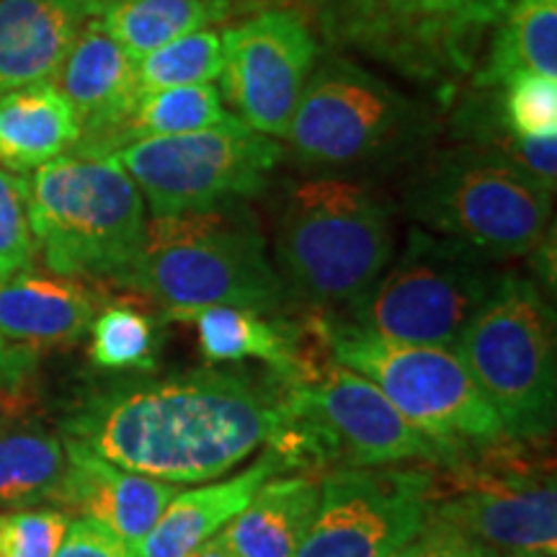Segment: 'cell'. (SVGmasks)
Instances as JSON below:
<instances>
[{
  "instance_id": "obj_1",
  "label": "cell",
  "mask_w": 557,
  "mask_h": 557,
  "mask_svg": "<svg viewBox=\"0 0 557 557\" xmlns=\"http://www.w3.org/2000/svg\"><path fill=\"white\" fill-rule=\"evenodd\" d=\"M284 385L274 374L199 369L124 382L96 395L67 423V438L171 485L225 478L269 442Z\"/></svg>"
},
{
  "instance_id": "obj_10",
  "label": "cell",
  "mask_w": 557,
  "mask_h": 557,
  "mask_svg": "<svg viewBox=\"0 0 557 557\" xmlns=\"http://www.w3.org/2000/svg\"><path fill=\"white\" fill-rule=\"evenodd\" d=\"M496 263L468 243L413 225L400 253L341 318L406 344L451 348L496 287Z\"/></svg>"
},
{
  "instance_id": "obj_2",
  "label": "cell",
  "mask_w": 557,
  "mask_h": 557,
  "mask_svg": "<svg viewBox=\"0 0 557 557\" xmlns=\"http://www.w3.org/2000/svg\"><path fill=\"white\" fill-rule=\"evenodd\" d=\"M122 287L150 297L169 320L205 308H246L278 315L292 295L274 263L259 222L246 207L152 218L137 267Z\"/></svg>"
},
{
  "instance_id": "obj_35",
  "label": "cell",
  "mask_w": 557,
  "mask_h": 557,
  "mask_svg": "<svg viewBox=\"0 0 557 557\" xmlns=\"http://www.w3.org/2000/svg\"><path fill=\"white\" fill-rule=\"evenodd\" d=\"M191 557H235V555L233 549L227 547V542L222 540V534H214V537L207 540Z\"/></svg>"
},
{
  "instance_id": "obj_24",
  "label": "cell",
  "mask_w": 557,
  "mask_h": 557,
  "mask_svg": "<svg viewBox=\"0 0 557 557\" xmlns=\"http://www.w3.org/2000/svg\"><path fill=\"white\" fill-rule=\"evenodd\" d=\"M513 73L557 78V0L508 3L475 73V88H498Z\"/></svg>"
},
{
  "instance_id": "obj_33",
  "label": "cell",
  "mask_w": 557,
  "mask_h": 557,
  "mask_svg": "<svg viewBox=\"0 0 557 557\" xmlns=\"http://www.w3.org/2000/svg\"><path fill=\"white\" fill-rule=\"evenodd\" d=\"M54 557H135V547L96 521L75 519Z\"/></svg>"
},
{
  "instance_id": "obj_11",
  "label": "cell",
  "mask_w": 557,
  "mask_h": 557,
  "mask_svg": "<svg viewBox=\"0 0 557 557\" xmlns=\"http://www.w3.org/2000/svg\"><path fill=\"white\" fill-rule=\"evenodd\" d=\"M429 116L380 75L344 58L318 60L292 114V158L308 169L346 171L406 156Z\"/></svg>"
},
{
  "instance_id": "obj_36",
  "label": "cell",
  "mask_w": 557,
  "mask_h": 557,
  "mask_svg": "<svg viewBox=\"0 0 557 557\" xmlns=\"http://www.w3.org/2000/svg\"><path fill=\"white\" fill-rule=\"evenodd\" d=\"M418 553H421V549H418V540H416V542H410L408 547H403L400 553H395L393 557H418Z\"/></svg>"
},
{
  "instance_id": "obj_29",
  "label": "cell",
  "mask_w": 557,
  "mask_h": 557,
  "mask_svg": "<svg viewBox=\"0 0 557 557\" xmlns=\"http://www.w3.org/2000/svg\"><path fill=\"white\" fill-rule=\"evenodd\" d=\"M493 101L504 127L519 139L557 135V78L540 73H513L496 88Z\"/></svg>"
},
{
  "instance_id": "obj_3",
  "label": "cell",
  "mask_w": 557,
  "mask_h": 557,
  "mask_svg": "<svg viewBox=\"0 0 557 557\" xmlns=\"http://www.w3.org/2000/svg\"><path fill=\"white\" fill-rule=\"evenodd\" d=\"M263 447L282 472L302 475L408 462L447 468L468 455L423 434L380 387L336 361L312 380L284 387L278 421Z\"/></svg>"
},
{
  "instance_id": "obj_27",
  "label": "cell",
  "mask_w": 557,
  "mask_h": 557,
  "mask_svg": "<svg viewBox=\"0 0 557 557\" xmlns=\"http://www.w3.org/2000/svg\"><path fill=\"white\" fill-rule=\"evenodd\" d=\"M160 329L135 305L114 302L90 323V359L109 372H150L158 364Z\"/></svg>"
},
{
  "instance_id": "obj_14",
  "label": "cell",
  "mask_w": 557,
  "mask_h": 557,
  "mask_svg": "<svg viewBox=\"0 0 557 557\" xmlns=\"http://www.w3.org/2000/svg\"><path fill=\"white\" fill-rule=\"evenodd\" d=\"M434 483L423 468L325 472L315 521L295 557H393L426 527Z\"/></svg>"
},
{
  "instance_id": "obj_8",
  "label": "cell",
  "mask_w": 557,
  "mask_h": 557,
  "mask_svg": "<svg viewBox=\"0 0 557 557\" xmlns=\"http://www.w3.org/2000/svg\"><path fill=\"white\" fill-rule=\"evenodd\" d=\"M553 194L500 152L459 143L426 158L408 181L406 207L418 227L462 240L493 261L542 250Z\"/></svg>"
},
{
  "instance_id": "obj_25",
  "label": "cell",
  "mask_w": 557,
  "mask_h": 557,
  "mask_svg": "<svg viewBox=\"0 0 557 557\" xmlns=\"http://www.w3.org/2000/svg\"><path fill=\"white\" fill-rule=\"evenodd\" d=\"M65 468L62 438L34 426L0 429V513L54 500Z\"/></svg>"
},
{
  "instance_id": "obj_28",
  "label": "cell",
  "mask_w": 557,
  "mask_h": 557,
  "mask_svg": "<svg viewBox=\"0 0 557 557\" xmlns=\"http://www.w3.org/2000/svg\"><path fill=\"white\" fill-rule=\"evenodd\" d=\"M222 73V34L199 29L173 39L160 50L137 60L139 94L160 88L201 86Z\"/></svg>"
},
{
  "instance_id": "obj_23",
  "label": "cell",
  "mask_w": 557,
  "mask_h": 557,
  "mask_svg": "<svg viewBox=\"0 0 557 557\" xmlns=\"http://www.w3.org/2000/svg\"><path fill=\"white\" fill-rule=\"evenodd\" d=\"M235 11H240L235 0H103L99 21L137 62L173 39L212 29Z\"/></svg>"
},
{
  "instance_id": "obj_13",
  "label": "cell",
  "mask_w": 557,
  "mask_h": 557,
  "mask_svg": "<svg viewBox=\"0 0 557 557\" xmlns=\"http://www.w3.org/2000/svg\"><path fill=\"white\" fill-rule=\"evenodd\" d=\"M111 156L137 184L152 218H173L259 197L284 150L233 114L189 135L137 139Z\"/></svg>"
},
{
  "instance_id": "obj_26",
  "label": "cell",
  "mask_w": 557,
  "mask_h": 557,
  "mask_svg": "<svg viewBox=\"0 0 557 557\" xmlns=\"http://www.w3.org/2000/svg\"><path fill=\"white\" fill-rule=\"evenodd\" d=\"M220 88L201 83V86L160 88L139 94L127 124H124L120 148L137 139L189 135V132L209 129L214 124L230 120ZM116 148V150H120Z\"/></svg>"
},
{
  "instance_id": "obj_6",
  "label": "cell",
  "mask_w": 557,
  "mask_h": 557,
  "mask_svg": "<svg viewBox=\"0 0 557 557\" xmlns=\"http://www.w3.org/2000/svg\"><path fill=\"white\" fill-rule=\"evenodd\" d=\"M312 32L418 86L449 94L472 73L511 0H297Z\"/></svg>"
},
{
  "instance_id": "obj_16",
  "label": "cell",
  "mask_w": 557,
  "mask_h": 557,
  "mask_svg": "<svg viewBox=\"0 0 557 557\" xmlns=\"http://www.w3.org/2000/svg\"><path fill=\"white\" fill-rule=\"evenodd\" d=\"M81 124V156H111L139 99L137 62L90 18L54 78Z\"/></svg>"
},
{
  "instance_id": "obj_22",
  "label": "cell",
  "mask_w": 557,
  "mask_h": 557,
  "mask_svg": "<svg viewBox=\"0 0 557 557\" xmlns=\"http://www.w3.org/2000/svg\"><path fill=\"white\" fill-rule=\"evenodd\" d=\"M78 143V116L54 83H32L0 96V169L37 171Z\"/></svg>"
},
{
  "instance_id": "obj_21",
  "label": "cell",
  "mask_w": 557,
  "mask_h": 557,
  "mask_svg": "<svg viewBox=\"0 0 557 557\" xmlns=\"http://www.w3.org/2000/svg\"><path fill=\"white\" fill-rule=\"evenodd\" d=\"M318 506V475H274L220 534L235 557H295L315 521Z\"/></svg>"
},
{
  "instance_id": "obj_4",
  "label": "cell",
  "mask_w": 557,
  "mask_h": 557,
  "mask_svg": "<svg viewBox=\"0 0 557 557\" xmlns=\"http://www.w3.org/2000/svg\"><path fill=\"white\" fill-rule=\"evenodd\" d=\"M398 250L395 214L364 184L297 181L276 214L274 256L289 295L315 308H346L372 287Z\"/></svg>"
},
{
  "instance_id": "obj_19",
  "label": "cell",
  "mask_w": 557,
  "mask_h": 557,
  "mask_svg": "<svg viewBox=\"0 0 557 557\" xmlns=\"http://www.w3.org/2000/svg\"><path fill=\"white\" fill-rule=\"evenodd\" d=\"M274 475H282V468L267 451L238 475L209 480L194 491H178L150 532L135 545V557H191L238 517L256 491Z\"/></svg>"
},
{
  "instance_id": "obj_32",
  "label": "cell",
  "mask_w": 557,
  "mask_h": 557,
  "mask_svg": "<svg viewBox=\"0 0 557 557\" xmlns=\"http://www.w3.org/2000/svg\"><path fill=\"white\" fill-rule=\"evenodd\" d=\"M418 557H498L496 549L487 547L468 529L436 513H429L426 527L418 534Z\"/></svg>"
},
{
  "instance_id": "obj_9",
  "label": "cell",
  "mask_w": 557,
  "mask_h": 557,
  "mask_svg": "<svg viewBox=\"0 0 557 557\" xmlns=\"http://www.w3.org/2000/svg\"><path fill=\"white\" fill-rule=\"evenodd\" d=\"M315 320L331 359L380 387L423 434L462 455L508 438L451 348L380 336L333 312H315Z\"/></svg>"
},
{
  "instance_id": "obj_17",
  "label": "cell",
  "mask_w": 557,
  "mask_h": 557,
  "mask_svg": "<svg viewBox=\"0 0 557 557\" xmlns=\"http://www.w3.org/2000/svg\"><path fill=\"white\" fill-rule=\"evenodd\" d=\"M65 451L67 468L54 504L107 527L132 547L150 532L178 493V485L124 470L73 438L65 442Z\"/></svg>"
},
{
  "instance_id": "obj_5",
  "label": "cell",
  "mask_w": 557,
  "mask_h": 557,
  "mask_svg": "<svg viewBox=\"0 0 557 557\" xmlns=\"http://www.w3.org/2000/svg\"><path fill=\"white\" fill-rule=\"evenodd\" d=\"M29 227L52 274L127 282L148 220L137 184L114 156H62L34 171Z\"/></svg>"
},
{
  "instance_id": "obj_20",
  "label": "cell",
  "mask_w": 557,
  "mask_h": 557,
  "mask_svg": "<svg viewBox=\"0 0 557 557\" xmlns=\"http://www.w3.org/2000/svg\"><path fill=\"white\" fill-rule=\"evenodd\" d=\"M99 315V299L81 278L29 269L0 282V336L32 351L81 341Z\"/></svg>"
},
{
  "instance_id": "obj_12",
  "label": "cell",
  "mask_w": 557,
  "mask_h": 557,
  "mask_svg": "<svg viewBox=\"0 0 557 557\" xmlns=\"http://www.w3.org/2000/svg\"><path fill=\"white\" fill-rule=\"evenodd\" d=\"M529 444L504 438L442 468L431 513L468 529L498 557H557L553 459L532 457Z\"/></svg>"
},
{
  "instance_id": "obj_30",
  "label": "cell",
  "mask_w": 557,
  "mask_h": 557,
  "mask_svg": "<svg viewBox=\"0 0 557 557\" xmlns=\"http://www.w3.org/2000/svg\"><path fill=\"white\" fill-rule=\"evenodd\" d=\"M29 184L18 173L0 169V282L32 267Z\"/></svg>"
},
{
  "instance_id": "obj_37",
  "label": "cell",
  "mask_w": 557,
  "mask_h": 557,
  "mask_svg": "<svg viewBox=\"0 0 557 557\" xmlns=\"http://www.w3.org/2000/svg\"><path fill=\"white\" fill-rule=\"evenodd\" d=\"M235 3L240 5V11H246V9H253V5H261L263 0H235Z\"/></svg>"
},
{
  "instance_id": "obj_18",
  "label": "cell",
  "mask_w": 557,
  "mask_h": 557,
  "mask_svg": "<svg viewBox=\"0 0 557 557\" xmlns=\"http://www.w3.org/2000/svg\"><path fill=\"white\" fill-rule=\"evenodd\" d=\"M103 0H0V96L54 83L83 26Z\"/></svg>"
},
{
  "instance_id": "obj_7",
  "label": "cell",
  "mask_w": 557,
  "mask_h": 557,
  "mask_svg": "<svg viewBox=\"0 0 557 557\" xmlns=\"http://www.w3.org/2000/svg\"><path fill=\"white\" fill-rule=\"evenodd\" d=\"M508 438L540 442L557 410L555 310L545 292L517 271L496 287L451 346Z\"/></svg>"
},
{
  "instance_id": "obj_34",
  "label": "cell",
  "mask_w": 557,
  "mask_h": 557,
  "mask_svg": "<svg viewBox=\"0 0 557 557\" xmlns=\"http://www.w3.org/2000/svg\"><path fill=\"white\" fill-rule=\"evenodd\" d=\"M37 367V351L0 336V393L18 387Z\"/></svg>"
},
{
  "instance_id": "obj_15",
  "label": "cell",
  "mask_w": 557,
  "mask_h": 557,
  "mask_svg": "<svg viewBox=\"0 0 557 557\" xmlns=\"http://www.w3.org/2000/svg\"><path fill=\"white\" fill-rule=\"evenodd\" d=\"M320 60L318 34L287 5L261 9L222 32V99L267 137H287L299 96Z\"/></svg>"
},
{
  "instance_id": "obj_31",
  "label": "cell",
  "mask_w": 557,
  "mask_h": 557,
  "mask_svg": "<svg viewBox=\"0 0 557 557\" xmlns=\"http://www.w3.org/2000/svg\"><path fill=\"white\" fill-rule=\"evenodd\" d=\"M70 527L62 508H18L0 513V557H54Z\"/></svg>"
}]
</instances>
